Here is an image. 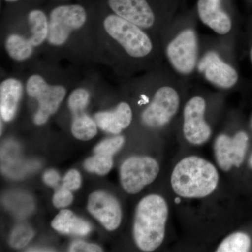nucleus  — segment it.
Instances as JSON below:
<instances>
[{
    "label": "nucleus",
    "instance_id": "nucleus-1",
    "mask_svg": "<svg viewBox=\"0 0 252 252\" xmlns=\"http://www.w3.org/2000/svg\"><path fill=\"white\" fill-rule=\"evenodd\" d=\"M94 27L98 57L109 64L122 57L142 61L154 54L155 46L147 31L114 13L94 23Z\"/></svg>",
    "mask_w": 252,
    "mask_h": 252
},
{
    "label": "nucleus",
    "instance_id": "nucleus-2",
    "mask_svg": "<svg viewBox=\"0 0 252 252\" xmlns=\"http://www.w3.org/2000/svg\"><path fill=\"white\" fill-rule=\"evenodd\" d=\"M48 16L49 35L44 51L53 59L76 60V47L84 43V39L97 43L94 23L90 22L87 11L82 5H59Z\"/></svg>",
    "mask_w": 252,
    "mask_h": 252
},
{
    "label": "nucleus",
    "instance_id": "nucleus-3",
    "mask_svg": "<svg viewBox=\"0 0 252 252\" xmlns=\"http://www.w3.org/2000/svg\"><path fill=\"white\" fill-rule=\"evenodd\" d=\"M168 207L163 198L152 194L140 200L136 208L134 240L144 252H152L161 245L165 238Z\"/></svg>",
    "mask_w": 252,
    "mask_h": 252
},
{
    "label": "nucleus",
    "instance_id": "nucleus-4",
    "mask_svg": "<svg viewBox=\"0 0 252 252\" xmlns=\"http://www.w3.org/2000/svg\"><path fill=\"white\" fill-rule=\"evenodd\" d=\"M219 182L216 167L205 159L189 157L175 167L171 177L174 191L183 198H204L213 193Z\"/></svg>",
    "mask_w": 252,
    "mask_h": 252
},
{
    "label": "nucleus",
    "instance_id": "nucleus-5",
    "mask_svg": "<svg viewBox=\"0 0 252 252\" xmlns=\"http://www.w3.org/2000/svg\"><path fill=\"white\" fill-rule=\"evenodd\" d=\"M25 81L26 94L38 103L33 122L36 126L44 125L59 110L67 94V88L59 83L51 84L49 78L39 72L31 73Z\"/></svg>",
    "mask_w": 252,
    "mask_h": 252
},
{
    "label": "nucleus",
    "instance_id": "nucleus-6",
    "mask_svg": "<svg viewBox=\"0 0 252 252\" xmlns=\"http://www.w3.org/2000/svg\"><path fill=\"white\" fill-rule=\"evenodd\" d=\"M165 54L176 72L182 75L191 74L198 62V41L195 32L191 28L181 31L168 43Z\"/></svg>",
    "mask_w": 252,
    "mask_h": 252
},
{
    "label": "nucleus",
    "instance_id": "nucleus-7",
    "mask_svg": "<svg viewBox=\"0 0 252 252\" xmlns=\"http://www.w3.org/2000/svg\"><path fill=\"white\" fill-rule=\"evenodd\" d=\"M160 171L158 163L149 157H132L123 162L120 180L127 193L136 194L150 185Z\"/></svg>",
    "mask_w": 252,
    "mask_h": 252
},
{
    "label": "nucleus",
    "instance_id": "nucleus-8",
    "mask_svg": "<svg viewBox=\"0 0 252 252\" xmlns=\"http://www.w3.org/2000/svg\"><path fill=\"white\" fill-rule=\"evenodd\" d=\"M180 107V96L171 86L159 88L152 102L142 113V122L152 128L166 125L175 115Z\"/></svg>",
    "mask_w": 252,
    "mask_h": 252
},
{
    "label": "nucleus",
    "instance_id": "nucleus-9",
    "mask_svg": "<svg viewBox=\"0 0 252 252\" xmlns=\"http://www.w3.org/2000/svg\"><path fill=\"white\" fill-rule=\"evenodd\" d=\"M206 102L203 97H192L184 110V135L190 143L200 145L206 142L211 135L210 126L205 120Z\"/></svg>",
    "mask_w": 252,
    "mask_h": 252
},
{
    "label": "nucleus",
    "instance_id": "nucleus-10",
    "mask_svg": "<svg viewBox=\"0 0 252 252\" xmlns=\"http://www.w3.org/2000/svg\"><path fill=\"white\" fill-rule=\"evenodd\" d=\"M107 3L112 13L145 31L157 24V16L147 0H107Z\"/></svg>",
    "mask_w": 252,
    "mask_h": 252
},
{
    "label": "nucleus",
    "instance_id": "nucleus-11",
    "mask_svg": "<svg viewBox=\"0 0 252 252\" xmlns=\"http://www.w3.org/2000/svg\"><path fill=\"white\" fill-rule=\"evenodd\" d=\"M248 140L245 132H239L233 137L224 134L217 137L215 144V156L222 170L228 171L233 166H240L246 154Z\"/></svg>",
    "mask_w": 252,
    "mask_h": 252
},
{
    "label": "nucleus",
    "instance_id": "nucleus-12",
    "mask_svg": "<svg viewBox=\"0 0 252 252\" xmlns=\"http://www.w3.org/2000/svg\"><path fill=\"white\" fill-rule=\"evenodd\" d=\"M88 210L106 229H117L122 223V211L117 199L104 191L94 192L89 195Z\"/></svg>",
    "mask_w": 252,
    "mask_h": 252
},
{
    "label": "nucleus",
    "instance_id": "nucleus-13",
    "mask_svg": "<svg viewBox=\"0 0 252 252\" xmlns=\"http://www.w3.org/2000/svg\"><path fill=\"white\" fill-rule=\"evenodd\" d=\"M198 67L207 81L222 89H230L238 82L236 69L224 62L215 51L207 52L200 60Z\"/></svg>",
    "mask_w": 252,
    "mask_h": 252
},
{
    "label": "nucleus",
    "instance_id": "nucleus-14",
    "mask_svg": "<svg viewBox=\"0 0 252 252\" xmlns=\"http://www.w3.org/2000/svg\"><path fill=\"white\" fill-rule=\"evenodd\" d=\"M25 86L20 78L10 76L0 84V115L1 120L10 122L16 117L22 99Z\"/></svg>",
    "mask_w": 252,
    "mask_h": 252
},
{
    "label": "nucleus",
    "instance_id": "nucleus-15",
    "mask_svg": "<svg viewBox=\"0 0 252 252\" xmlns=\"http://www.w3.org/2000/svg\"><path fill=\"white\" fill-rule=\"evenodd\" d=\"M197 10L200 21L220 35L232 29L230 16L220 7V0H198Z\"/></svg>",
    "mask_w": 252,
    "mask_h": 252
},
{
    "label": "nucleus",
    "instance_id": "nucleus-16",
    "mask_svg": "<svg viewBox=\"0 0 252 252\" xmlns=\"http://www.w3.org/2000/svg\"><path fill=\"white\" fill-rule=\"evenodd\" d=\"M94 119L101 130L117 135L130 125L132 119V109L127 102H120L112 110L96 113Z\"/></svg>",
    "mask_w": 252,
    "mask_h": 252
},
{
    "label": "nucleus",
    "instance_id": "nucleus-17",
    "mask_svg": "<svg viewBox=\"0 0 252 252\" xmlns=\"http://www.w3.org/2000/svg\"><path fill=\"white\" fill-rule=\"evenodd\" d=\"M51 225L54 229L64 234L84 236L91 231V225L87 221L68 210H61L52 220Z\"/></svg>",
    "mask_w": 252,
    "mask_h": 252
},
{
    "label": "nucleus",
    "instance_id": "nucleus-18",
    "mask_svg": "<svg viewBox=\"0 0 252 252\" xmlns=\"http://www.w3.org/2000/svg\"><path fill=\"white\" fill-rule=\"evenodd\" d=\"M71 132L75 138L88 141L97 135V125L95 121L86 112L73 115Z\"/></svg>",
    "mask_w": 252,
    "mask_h": 252
},
{
    "label": "nucleus",
    "instance_id": "nucleus-19",
    "mask_svg": "<svg viewBox=\"0 0 252 252\" xmlns=\"http://www.w3.org/2000/svg\"><path fill=\"white\" fill-rule=\"evenodd\" d=\"M251 246V240L244 233H233L227 237L220 243L217 251L218 252H246Z\"/></svg>",
    "mask_w": 252,
    "mask_h": 252
},
{
    "label": "nucleus",
    "instance_id": "nucleus-20",
    "mask_svg": "<svg viewBox=\"0 0 252 252\" xmlns=\"http://www.w3.org/2000/svg\"><path fill=\"white\" fill-rule=\"evenodd\" d=\"M90 99V91L87 88L79 86L74 89L68 97V107L72 115L85 112Z\"/></svg>",
    "mask_w": 252,
    "mask_h": 252
},
{
    "label": "nucleus",
    "instance_id": "nucleus-21",
    "mask_svg": "<svg viewBox=\"0 0 252 252\" xmlns=\"http://www.w3.org/2000/svg\"><path fill=\"white\" fill-rule=\"evenodd\" d=\"M84 166L87 171L94 172L99 175H107L112 168V157L95 154L94 157L86 159Z\"/></svg>",
    "mask_w": 252,
    "mask_h": 252
},
{
    "label": "nucleus",
    "instance_id": "nucleus-22",
    "mask_svg": "<svg viewBox=\"0 0 252 252\" xmlns=\"http://www.w3.org/2000/svg\"><path fill=\"white\" fill-rule=\"evenodd\" d=\"M34 235V231L29 225H18L10 236L9 245L13 248H23L31 241Z\"/></svg>",
    "mask_w": 252,
    "mask_h": 252
},
{
    "label": "nucleus",
    "instance_id": "nucleus-23",
    "mask_svg": "<svg viewBox=\"0 0 252 252\" xmlns=\"http://www.w3.org/2000/svg\"><path fill=\"white\" fill-rule=\"evenodd\" d=\"M124 141L125 140L122 136H117L112 138L107 139L94 147V153L104 154V155L112 157L114 154L122 149Z\"/></svg>",
    "mask_w": 252,
    "mask_h": 252
},
{
    "label": "nucleus",
    "instance_id": "nucleus-24",
    "mask_svg": "<svg viewBox=\"0 0 252 252\" xmlns=\"http://www.w3.org/2000/svg\"><path fill=\"white\" fill-rule=\"evenodd\" d=\"M73 200L74 197L71 190L61 187L53 197V204L56 208H63L71 205Z\"/></svg>",
    "mask_w": 252,
    "mask_h": 252
},
{
    "label": "nucleus",
    "instance_id": "nucleus-25",
    "mask_svg": "<svg viewBox=\"0 0 252 252\" xmlns=\"http://www.w3.org/2000/svg\"><path fill=\"white\" fill-rule=\"evenodd\" d=\"M81 185V176L77 170H69L63 178L62 187L69 189L71 191L77 190Z\"/></svg>",
    "mask_w": 252,
    "mask_h": 252
},
{
    "label": "nucleus",
    "instance_id": "nucleus-26",
    "mask_svg": "<svg viewBox=\"0 0 252 252\" xmlns=\"http://www.w3.org/2000/svg\"><path fill=\"white\" fill-rule=\"evenodd\" d=\"M102 251L103 250L98 245L86 243V242L81 241V240L74 242L69 248V252H96Z\"/></svg>",
    "mask_w": 252,
    "mask_h": 252
},
{
    "label": "nucleus",
    "instance_id": "nucleus-27",
    "mask_svg": "<svg viewBox=\"0 0 252 252\" xmlns=\"http://www.w3.org/2000/svg\"><path fill=\"white\" fill-rule=\"evenodd\" d=\"M43 180L49 187H56L60 180L59 172L55 170H47L43 175Z\"/></svg>",
    "mask_w": 252,
    "mask_h": 252
},
{
    "label": "nucleus",
    "instance_id": "nucleus-28",
    "mask_svg": "<svg viewBox=\"0 0 252 252\" xmlns=\"http://www.w3.org/2000/svg\"><path fill=\"white\" fill-rule=\"evenodd\" d=\"M54 250H49V249H41V248H32L27 250V252H53Z\"/></svg>",
    "mask_w": 252,
    "mask_h": 252
},
{
    "label": "nucleus",
    "instance_id": "nucleus-29",
    "mask_svg": "<svg viewBox=\"0 0 252 252\" xmlns=\"http://www.w3.org/2000/svg\"><path fill=\"white\" fill-rule=\"evenodd\" d=\"M4 1H7V2H15V1H18V0H4Z\"/></svg>",
    "mask_w": 252,
    "mask_h": 252
},
{
    "label": "nucleus",
    "instance_id": "nucleus-30",
    "mask_svg": "<svg viewBox=\"0 0 252 252\" xmlns=\"http://www.w3.org/2000/svg\"><path fill=\"white\" fill-rule=\"evenodd\" d=\"M250 59H251V61L252 63V46L251 48V50H250Z\"/></svg>",
    "mask_w": 252,
    "mask_h": 252
},
{
    "label": "nucleus",
    "instance_id": "nucleus-31",
    "mask_svg": "<svg viewBox=\"0 0 252 252\" xmlns=\"http://www.w3.org/2000/svg\"><path fill=\"white\" fill-rule=\"evenodd\" d=\"M250 166H251L252 167V156L251 158H250Z\"/></svg>",
    "mask_w": 252,
    "mask_h": 252
}]
</instances>
